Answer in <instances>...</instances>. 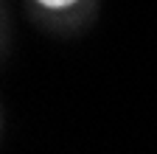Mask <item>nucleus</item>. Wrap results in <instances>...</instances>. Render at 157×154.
<instances>
[{"mask_svg":"<svg viewBox=\"0 0 157 154\" xmlns=\"http://www.w3.org/2000/svg\"><path fill=\"white\" fill-rule=\"evenodd\" d=\"M39 6H45V9H67V6H73L76 0H36Z\"/></svg>","mask_w":157,"mask_h":154,"instance_id":"f257e3e1","label":"nucleus"}]
</instances>
